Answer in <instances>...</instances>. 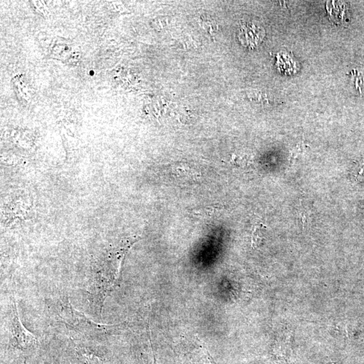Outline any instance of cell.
<instances>
[{
    "instance_id": "cell-3",
    "label": "cell",
    "mask_w": 364,
    "mask_h": 364,
    "mask_svg": "<svg viewBox=\"0 0 364 364\" xmlns=\"http://www.w3.org/2000/svg\"><path fill=\"white\" fill-rule=\"evenodd\" d=\"M219 207H203L199 209H196L193 211L194 215H198L202 217H210L211 215L215 214L217 211H220Z\"/></svg>"
},
{
    "instance_id": "cell-1",
    "label": "cell",
    "mask_w": 364,
    "mask_h": 364,
    "mask_svg": "<svg viewBox=\"0 0 364 364\" xmlns=\"http://www.w3.org/2000/svg\"><path fill=\"white\" fill-rule=\"evenodd\" d=\"M264 34L261 26L253 22H246L239 28L238 37L243 46L252 49L262 42Z\"/></svg>"
},
{
    "instance_id": "cell-2",
    "label": "cell",
    "mask_w": 364,
    "mask_h": 364,
    "mask_svg": "<svg viewBox=\"0 0 364 364\" xmlns=\"http://www.w3.org/2000/svg\"><path fill=\"white\" fill-rule=\"evenodd\" d=\"M12 333L14 338L17 339L18 341L22 340L24 342L26 341L30 342L34 339L31 333L28 332L20 322L15 304L12 309Z\"/></svg>"
}]
</instances>
